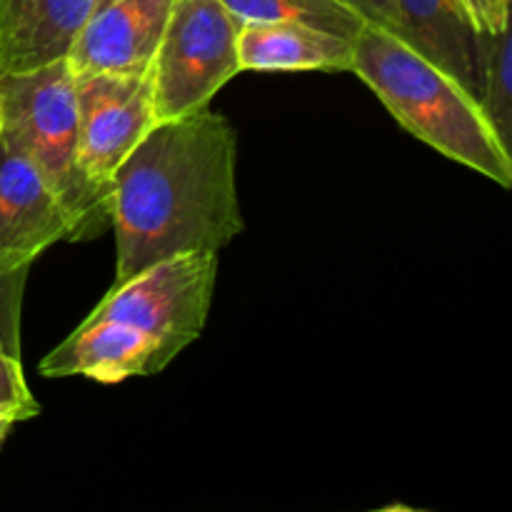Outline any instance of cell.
Masks as SVG:
<instances>
[{
	"mask_svg": "<svg viewBox=\"0 0 512 512\" xmlns=\"http://www.w3.org/2000/svg\"><path fill=\"white\" fill-rule=\"evenodd\" d=\"M235 163L238 133L210 105L155 123L113 175V285L155 260L233 243L245 228Z\"/></svg>",
	"mask_w": 512,
	"mask_h": 512,
	"instance_id": "1",
	"label": "cell"
},
{
	"mask_svg": "<svg viewBox=\"0 0 512 512\" xmlns=\"http://www.w3.org/2000/svg\"><path fill=\"white\" fill-rule=\"evenodd\" d=\"M408 133L445 158L510 188L512 155L485 120L480 103L443 68L380 25L353 38V65Z\"/></svg>",
	"mask_w": 512,
	"mask_h": 512,
	"instance_id": "2",
	"label": "cell"
},
{
	"mask_svg": "<svg viewBox=\"0 0 512 512\" xmlns=\"http://www.w3.org/2000/svg\"><path fill=\"white\" fill-rule=\"evenodd\" d=\"M0 135L53 188L70 220L68 240H93L110 228V195L80 170L75 80L65 58L28 73L0 75Z\"/></svg>",
	"mask_w": 512,
	"mask_h": 512,
	"instance_id": "3",
	"label": "cell"
},
{
	"mask_svg": "<svg viewBox=\"0 0 512 512\" xmlns=\"http://www.w3.org/2000/svg\"><path fill=\"white\" fill-rule=\"evenodd\" d=\"M243 20L220 0H173L168 23L148 65L155 123L208 108L240 73Z\"/></svg>",
	"mask_w": 512,
	"mask_h": 512,
	"instance_id": "4",
	"label": "cell"
},
{
	"mask_svg": "<svg viewBox=\"0 0 512 512\" xmlns=\"http://www.w3.org/2000/svg\"><path fill=\"white\" fill-rule=\"evenodd\" d=\"M218 253H180L155 260L113 285L88 318L118 320L148 335L160 368L200 338L213 305Z\"/></svg>",
	"mask_w": 512,
	"mask_h": 512,
	"instance_id": "5",
	"label": "cell"
},
{
	"mask_svg": "<svg viewBox=\"0 0 512 512\" xmlns=\"http://www.w3.org/2000/svg\"><path fill=\"white\" fill-rule=\"evenodd\" d=\"M78 103V160L85 178L110 195L113 175L155 125L145 73L73 75Z\"/></svg>",
	"mask_w": 512,
	"mask_h": 512,
	"instance_id": "6",
	"label": "cell"
},
{
	"mask_svg": "<svg viewBox=\"0 0 512 512\" xmlns=\"http://www.w3.org/2000/svg\"><path fill=\"white\" fill-rule=\"evenodd\" d=\"M173 0H93L65 65L73 75L145 73Z\"/></svg>",
	"mask_w": 512,
	"mask_h": 512,
	"instance_id": "7",
	"label": "cell"
},
{
	"mask_svg": "<svg viewBox=\"0 0 512 512\" xmlns=\"http://www.w3.org/2000/svg\"><path fill=\"white\" fill-rule=\"evenodd\" d=\"M70 238V220L40 170L0 135V273L30 268Z\"/></svg>",
	"mask_w": 512,
	"mask_h": 512,
	"instance_id": "8",
	"label": "cell"
},
{
	"mask_svg": "<svg viewBox=\"0 0 512 512\" xmlns=\"http://www.w3.org/2000/svg\"><path fill=\"white\" fill-rule=\"evenodd\" d=\"M160 370L158 348L148 335L105 318H85L40 360V373L45 378L85 375L108 385L135 375H155Z\"/></svg>",
	"mask_w": 512,
	"mask_h": 512,
	"instance_id": "9",
	"label": "cell"
},
{
	"mask_svg": "<svg viewBox=\"0 0 512 512\" xmlns=\"http://www.w3.org/2000/svg\"><path fill=\"white\" fill-rule=\"evenodd\" d=\"M395 35L453 75L475 100L483 93V35L463 0H393Z\"/></svg>",
	"mask_w": 512,
	"mask_h": 512,
	"instance_id": "10",
	"label": "cell"
},
{
	"mask_svg": "<svg viewBox=\"0 0 512 512\" xmlns=\"http://www.w3.org/2000/svg\"><path fill=\"white\" fill-rule=\"evenodd\" d=\"M93 0H0V75L65 58Z\"/></svg>",
	"mask_w": 512,
	"mask_h": 512,
	"instance_id": "11",
	"label": "cell"
},
{
	"mask_svg": "<svg viewBox=\"0 0 512 512\" xmlns=\"http://www.w3.org/2000/svg\"><path fill=\"white\" fill-rule=\"evenodd\" d=\"M238 65L240 73H350L353 40L300 23H243Z\"/></svg>",
	"mask_w": 512,
	"mask_h": 512,
	"instance_id": "12",
	"label": "cell"
},
{
	"mask_svg": "<svg viewBox=\"0 0 512 512\" xmlns=\"http://www.w3.org/2000/svg\"><path fill=\"white\" fill-rule=\"evenodd\" d=\"M243 23H300L353 40L368 25L348 0H220Z\"/></svg>",
	"mask_w": 512,
	"mask_h": 512,
	"instance_id": "13",
	"label": "cell"
},
{
	"mask_svg": "<svg viewBox=\"0 0 512 512\" xmlns=\"http://www.w3.org/2000/svg\"><path fill=\"white\" fill-rule=\"evenodd\" d=\"M480 110L512 155V33L510 25L495 35H483V93Z\"/></svg>",
	"mask_w": 512,
	"mask_h": 512,
	"instance_id": "14",
	"label": "cell"
},
{
	"mask_svg": "<svg viewBox=\"0 0 512 512\" xmlns=\"http://www.w3.org/2000/svg\"><path fill=\"white\" fill-rule=\"evenodd\" d=\"M30 268L0 273V353L20 358V315Z\"/></svg>",
	"mask_w": 512,
	"mask_h": 512,
	"instance_id": "15",
	"label": "cell"
},
{
	"mask_svg": "<svg viewBox=\"0 0 512 512\" xmlns=\"http://www.w3.org/2000/svg\"><path fill=\"white\" fill-rule=\"evenodd\" d=\"M0 415L13 423L40 415V403L25 383L20 358L0 353Z\"/></svg>",
	"mask_w": 512,
	"mask_h": 512,
	"instance_id": "16",
	"label": "cell"
},
{
	"mask_svg": "<svg viewBox=\"0 0 512 512\" xmlns=\"http://www.w3.org/2000/svg\"><path fill=\"white\" fill-rule=\"evenodd\" d=\"M478 35H495L510 25V0H463Z\"/></svg>",
	"mask_w": 512,
	"mask_h": 512,
	"instance_id": "17",
	"label": "cell"
},
{
	"mask_svg": "<svg viewBox=\"0 0 512 512\" xmlns=\"http://www.w3.org/2000/svg\"><path fill=\"white\" fill-rule=\"evenodd\" d=\"M348 3L355 5L368 23L380 25V28L390 30V33L395 35L393 0H348Z\"/></svg>",
	"mask_w": 512,
	"mask_h": 512,
	"instance_id": "18",
	"label": "cell"
},
{
	"mask_svg": "<svg viewBox=\"0 0 512 512\" xmlns=\"http://www.w3.org/2000/svg\"><path fill=\"white\" fill-rule=\"evenodd\" d=\"M13 420L10 418H3V415H0V445L5 443V438H8V433L10 430H13Z\"/></svg>",
	"mask_w": 512,
	"mask_h": 512,
	"instance_id": "19",
	"label": "cell"
}]
</instances>
